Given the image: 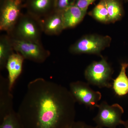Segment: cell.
<instances>
[{"label":"cell","mask_w":128,"mask_h":128,"mask_svg":"<svg viewBox=\"0 0 128 128\" xmlns=\"http://www.w3.org/2000/svg\"><path fill=\"white\" fill-rule=\"evenodd\" d=\"M76 103L66 88L38 78L28 84L17 112L23 128H69L76 121Z\"/></svg>","instance_id":"obj_1"},{"label":"cell","mask_w":128,"mask_h":128,"mask_svg":"<svg viewBox=\"0 0 128 128\" xmlns=\"http://www.w3.org/2000/svg\"><path fill=\"white\" fill-rule=\"evenodd\" d=\"M42 32L41 19L27 12L22 13L12 30L7 34L16 39L41 43Z\"/></svg>","instance_id":"obj_2"},{"label":"cell","mask_w":128,"mask_h":128,"mask_svg":"<svg viewBox=\"0 0 128 128\" xmlns=\"http://www.w3.org/2000/svg\"><path fill=\"white\" fill-rule=\"evenodd\" d=\"M114 70L105 58L94 61L86 68L84 75L88 83L100 88H111Z\"/></svg>","instance_id":"obj_3"},{"label":"cell","mask_w":128,"mask_h":128,"mask_svg":"<svg viewBox=\"0 0 128 128\" xmlns=\"http://www.w3.org/2000/svg\"><path fill=\"white\" fill-rule=\"evenodd\" d=\"M111 38L108 36L91 34L82 37L70 48L73 54L100 55L102 51L110 45Z\"/></svg>","instance_id":"obj_4"},{"label":"cell","mask_w":128,"mask_h":128,"mask_svg":"<svg viewBox=\"0 0 128 128\" xmlns=\"http://www.w3.org/2000/svg\"><path fill=\"white\" fill-rule=\"evenodd\" d=\"M98 112L93 118L96 126L100 128H117L122 125V116L124 112L123 108L118 104L110 105L106 102L99 104Z\"/></svg>","instance_id":"obj_5"},{"label":"cell","mask_w":128,"mask_h":128,"mask_svg":"<svg viewBox=\"0 0 128 128\" xmlns=\"http://www.w3.org/2000/svg\"><path fill=\"white\" fill-rule=\"evenodd\" d=\"M89 85L88 82L81 81L73 82L70 84L69 90L76 102L93 110L98 107L102 94L92 89Z\"/></svg>","instance_id":"obj_6"},{"label":"cell","mask_w":128,"mask_h":128,"mask_svg":"<svg viewBox=\"0 0 128 128\" xmlns=\"http://www.w3.org/2000/svg\"><path fill=\"white\" fill-rule=\"evenodd\" d=\"M10 38L14 50L20 54L25 60L41 64L45 62L50 56V52L44 48L41 43Z\"/></svg>","instance_id":"obj_7"},{"label":"cell","mask_w":128,"mask_h":128,"mask_svg":"<svg viewBox=\"0 0 128 128\" xmlns=\"http://www.w3.org/2000/svg\"><path fill=\"white\" fill-rule=\"evenodd\" d=\"M22 0H0V30L9 33L22 14Z\"/></svg>","instance_id":"obj_8"},{"label":"cell","mask_w":128,"mask_h":128,"mask_svg":"<svg viewBox=\"0 0 128 128\" xmlns=\"http://www.w3.org/2000/svg\"><path fill=\"white\" fill-rule=\"evenodd\" d=\"M55 0H25L24 6L27 12L41 19L54 10Z\"/></svg>","instance_id":"obj_9"},{"label":"cell","mask_w":128,"mask_h":128,"mask_svg":"<svg viewBox=\"0 0 128 128\" xmlns=\"http://www.w3.org/2000/svg\"><path fill=\"white\" fill-rule=\"evenodd\" d=\"M9 87L8 79L0 76V121L14 111L13 96Z\"/></svg>","instance_id":"obj_10"},{"label":"cell","mask_w":128,"mask_h":128,"mask_svg":"<svg viewBox=\"0 0 128 128\" xmlns=\"http://www.w3.org/2000/svg\"><path fill=\"white\" fill-rule=\"evenodd\" d=\"M43 32L49 35H58L64 29L62 12L54 11L41 19Z\"/></svg>","instance_id":"obj_11"},{"label":"cell","mask_w":128,"mask_h":128,"mask_svg":"<svg viewBox=\"0 0 128 128\" xmlns=\"http://www.w3.org/2000/svg\"><path fill=\"white\" fill-rule=\"evenodd\" d=\"M24 57L18 52H13L8 60L6 68L8 72L9 89L12 91L16 80L22 72Z\"/></svg>","instance_id":"obj_12"},{"label":"cell","mask_w":128,"mask_h":128,"mask_svg":"<svg viewBox=\"0 0 128 128\" xmlns=\"http://www.w3.org/2000/svg\"><path fill=\"white\" fill-rule=\"evenodd\" d=\"M86 12L80 9L74 4L62 12L64 29L74 27L82 21Z\"/></svg>","instance_id":"obj_13"},{"label":"cell","mask_w":128,"mask_h":128,"mask_svg":"<svg viewBox=\"0 0 128 128\" xmlns=\"http://www.w3.org/2000/svg\"><path fill=\"white\" fill-rule=\"evenodd\" d=\"M128 67V62L121 63L118 76L112 80V88L115 94L119 96H123L128 94V76L126 74Z\"/></svg>","instance_id":"obj_14"},{"label":"cell","mask_w":128,"mask_h":128,"mask_svg":"<svg viewBox=\"0 0 128 128\" xmlns=\"http://www.w3.org/2000/svg\"><path fill=\"white\" fill-rule=\"evenodd\" d=\"M14 48L10 37L8 34L0 37V69L6 68L8 58L14 52Z\"/></svg>","instance_id":"obj_15"},{"label":"cell","mask_w":128,"mask_h":128,"mask_svg":"<svg viewBox=\"0 0 128 128\" xmlns=\"http://www.w3.org/2000/svg\"><path fill=\"white\" fill-rule=\"evenodd\" d=\"M108 14V22H114L122 17L123 10L119 2L116 0H105Z\"/></svg>","instance_id":"obj_16"},{"label":"cell","mask_w":128,"mask_h":128,"mask_svg":"<svg viewBox=\"0 0 128 128\" xmlns=\"http://www.w3.org/2000/svg\"><path fill=\"white\" fill-rule=\"evenodd\" d=\"M96 20L103 23L108 22V14L105 0H102L94 8L92 13Z\"/></svg>","instance_id":"obj_17"},{"label":"cell","mask_w":128,"mask_h":128,"mask_svg":"<svg viewBox=\"0 0 128 128\" xmlns=\"http://www.w3.org/2000/svg\"><path fill=\"white\" fill-rule=\"evenodd\" d=\"M0 128H23L17 112L13 111L0 121Z\"/></svg>","instance_id":"obj_18"},{"label":"cell","mask_w":128,"mask_h":128,"mask_svg":"<svg viewBox=\"0 0 128 128\" xmlns=\"http://www.w3.org/2000/svg\"><path fill=\"white\" fill-rule=\"evenodd\" d=\"M70 0H55L54 10L62 12L69 6L74 4L70 3Z\"/></svg>","instance_id":"obj_19"},{"label":"cell","mask_w":128,"mask_h":128,"mask_svg":"<svg viewBox=\"0 0 128 128\" xmlns=\"http://www.w3.org/2000/svg\"><path fill=\"white\" fill-rule=\"evenodd\" d=\"M95 0H76L74 4L82 10L86 12L89 5Z\"/></svg>","instance_id":"obj_20"},{"label":"cell","mask_w":128,"mask_h":128,"mask_svg":"<svg viewBox=\"0 0 128 128\" xmlns=\"http://www.w3.org/2000/svg\"><path fill=\"white\" fill-rule=\"evenodd\" d=\"M69 128H100L98 126H93L82 121H75Z\"/></svg>","instance_id":"obj_21"},{"label":"cell","mask_w":128,"mask_h":128,"mask_svg":"<svg viewBox=\"0 0 128 128\" xmlns=\"http://www.w3.org/2000/svg\"><path fill=\"white\" fill-rule=\"evenodd\" d=\"M122 125H123L124 128H128V120L126 121H124Z\"/></svg>","instance_id":"obj_22"},{"label":"cell","mask_w":128,"mask_h":128,"mask_svg":"<svg viewBox=\"0 0 128 128\" xmlns=\"http://www.w3.org/2000/svg\"><path fill=\"white\" fill-rule=\"evenodd\" d=\"M124 0L126 2H128V0Z\"/></svg>","instance_id":"obj_23"},{"label":"cell","mask_w":128,"mask_h":128,"mask_svg":"<svg viewBox=\"0 0 128 128\" xmlns=\"http://www.w3.org/2000/svg\"></svg>","instance_id":"obj_24"}]
</instances>
